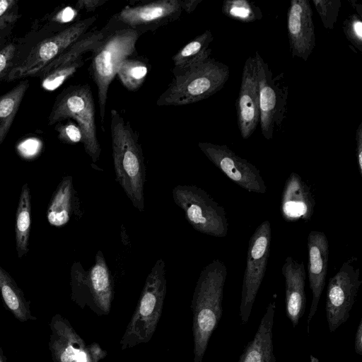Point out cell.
Listing matches in <instances>:
<instances>
[{"label": "cell", "instance_id": "cell-1", "mask_svg": "<svg viewBox=\"0 0 362 362\" xmlns=\"http://www.w3.org/2000/svg\"><path fill=\"white\" fill-rule=\"evenodd\" d=\"M228 270L216 259L201 271L192 303L194 362H202L209 339L223 313V288Z\"/></svg>", "mask_w": 362, "mask_h": 362}, {"label": "cell", "instance_id": "cell-2", "mask_svg": "<svg viewBox=\"0 0 362 362\" xmlns=\"http://www.w3.org/2000/svg\"><path fill=\"white\" fill-rule=\"evenodd\" d=\"M110 133L115 180L133 206L144 212L146 165L138 134L115 109L110 112Z\"/></svg>", "mask_w": 362, "mask_h": 362}, {"label": "cell", "instance_id": "cell-3", "mask_svg": "<svg viewBox=\"0 0 362 362\" xmlns=\"http://www.w3.org/2000/svg\"><path fill=\"white\" fill-rule=\"evenodd\" d=\"M229 75L226 64L209 57L174 74L172 82L156 105L180 106L208 98L223 87Z\"/></svg>", "mask_w": 362, "mask_h": 362}, {"label": "cell", "instance_id": "cell-4", "mask_svg": "<svg viewBox=\"0 0 362 362\" xmlns=\"http://www.w3.org/2000/svg\"><path fill=\"white\" fill-rule=\"evenodd\" d=\"M165 264L158 259L147 276L138 303L121 339L122 350L148 342L160 318L167 293Z\"/></svg>", "mask_w": 362, "mask_h": 362}, {"label": "cell", "instance_id": "cell-5", "mask_svg": "<svg viewBox=\"0 0 362 362\" xmlns=\"http://www.w3.org/2000/svg\"><path fill=\"white\" fill-rule=\"evenodd\" d=\"M92 52L89 71L98 88L101 125H104L107 92L119 64L136 54V43L141 33L131 28L111 30Z\"/></svg>", "mask_w": 362, "mask_h": 362}, {"label": "cell", "instance_id": "cell-6", "mask_svg": "<svg viewBox=\"0 0 362 362\" xmlns=\"http://www.w3.org/2000/svg\"><path fill=\"white\" fill-rule=\"evenodd\" d=\"M95 110L88 84L67 87L57 97L48 117V124L53 125L66 119L76 122L83 133V144L92 161H98L101 148L97 138Z\"/></svg>", "mask_w": 362, "mask_h": 362}, {"label": "cell", "instance_id": "cell-7", "mask_svg": "<svg viewBox=\"0 0 362 362\" xmlns=\"http://www.w3.org/2000/svg\"><path fill=\"white\" fill-rule=\"evenodd\" d=\"M174 202L184 212L196 230L216 238L228 234V221L224 208L203 189L195 185H177L173 191Z\"/></svg>", "mask_w": 362, "mask_h": 362}, {"label": "cell", "instance_id": "cell-8", "mask_svg": "<svg viewBox=\"0 0 362 362\" xmlns=\"http://www.w3.org/2000/svg\"><path fill=\"white\" fill-rule=\"evenodd\" d=\"M71 299L80 308L88 307L98 316L110 313L114 296L113 279L100 250L88 272L72 267Z\"/></svg>", "mask_w": 362, "mask_h": 362}, {"label": "cell", "instance_id": "cell-9", "mask_svg": "<svg viewBox=\"0 0 362 362\" xmlns=\"http://www.w3.org/2000/svg\"><path fill=\"white\" fill-rule=\"evenodd\" d=\"M97 15L81 19L64 30L47 37L31 47L6 76V81L33 77L62 54L70 45L89 31Z\"/></svg>", "mask_w": 362, "mask_h": 362}, {"label": "cell", "instance_id": "cell-10", "mask_svg": "<svg viewBox=\"0 0 362 362\" xmlns=\"http://www.w3.org/2000/svg\"><path fill=\"white\" fill-rule=\"evenodd\" d=\"M259 85V123L262 134L267 140L273 138L274 131L285 118L288 84L284 72L273 76L268 64L258 52L255 54Z\"/></svg>", "mask_w": 362, "mask_h": 362}, {"label": "cell", "instance_id": "cell-11", "mask_svg": "<svg viewBox=\"0 0 362 362\" xmlns=\"http://www.w3.org/2000/svg\"><path fill=\"white\" fill-rule=\"evenodd\" d=\"M271 241V223L266 220L255 229L248 244L240 305V317L243 324H246L249 320L264 279L270 253Z\"/></svg>", "mask_w": 362, "mask_h": 362}, {"label": "cell", "instance_id": "cell-12", "mask_svg": "<svg viewBox=\"0 0 362 362\" xmlns=\"http://www.w3.org/2000/svg\"><path fill=\"white\" fill-rule=\"evenodd\" d=\"M361 284L360 267L356 257L346 260L339 270L329 279L325 310L330 332H335L348 320Z\"/></svg>", "mask_w": 362, "mask_h": 362}, {"label": "cell", "instance_id": "cell-13", "mask_svg": "<svg viewBox=\"0 0 362 362\" xmlns=\"http://www.w3.org/2000/svg\"><path fill=\"white\" fill-rule=\"evenodd\" d=\"M49 328V349L53 362H99L107 354L96 342L86 344L59 314L53 315Z\"/></svg>", "mask_w": 362, "mask_h": 362}, {"label": "cell", "instance_id": "cell-14", "mask_svg": "<svg viewBox=\"0 0 362 362\" xmlns=\"http://www.w3.org/2000/svg\"><path fill=\"white\" fill-rule=\"evenodd\" d=\"M179 0H158L127 6L106 25L110 29L131 28L141 34L177 20L182 13Z\"/></svg>", "mask_w": 362, "mask_h": 362}, {"label": "cell", "instance_id": "cell-15", "mask_svg": "<svg viewBox=\"0 0 362 362\" xmlns=\"http://www.w3.org/2000/svg\"><path fill=\"white\" fill-rule=\"evenodd\" d=\"M198 146L211 163L243 189L259 194L267 192L260 171L247 160L235 154L228 146L199 142Z\"/></svg>", "mask_w": 362, "mask_h": 362}, {"label": "cell", "instance_id": "cell-16", "mask_svg": "<svg viewBox=\"0 0 362 362\" xmlns=\"http://www.w3.org/2000/svg\"><path fill=\"white\" fill-rule=\"evenodd\" d=\"M235 107L241 136L247 139L259 122V85L255 56L249 57L244 64Z\"/></svg>", "mask_w": 362, "mask_h": 362}, {"label": "cell", "instance_id": "cell-17", "mask_svg": "<svg viewBox=\"0 0 362 362\" xmlns=\"http://www.w3.org/2000/svg\"><path fill=\"white\" fill-rule=\"evenodd\" d=\"M313 9L308 0H292L287 12L289 47L293 57L307 61L315 46Z\"/></svg>", "mask_w": 362, "mask_h": 362}, {"label": "cell", "instance_id": "cell-18", "mask_svg": "<svg viewBox=\"0 0 362 362\" xmlns=\"http://www.w3.org/2000/svg\"><path fill=\"white\" fill-rule=\"evenodd\" d=\"M308 276L312 292V301L307 319V329L317 312L319 301L325 286L329 262V242L325 233L312 230L307 239Z\"/></svg>", "mask_w": 362, "mask_h": 362}, {"label": "cell", "instance_id": "cell-19", "mask_svg": "<svg viewBox=\"0 0 362 362\" xmlns=\"http://www.w3.org/2000/svg\"><path fill=\"white\" fill-rule=\"evenodd\" d=\"M315 200L310 187L296 173L286 179L281 194L280 211L286 222L311 220Z\"/></svg>", "mask_w": 362, "mask_h": 362}, {"label": "cell", "instance_id": "cell-20", "mask_svg": "<svg viewBox=\"0 0 362 362\" xmlns=\"http://www.w3.org/2000/svg\"><path fill=\"white\" fill-rule=\"evenodd\" d=\"M285 279L286 314L293 327L303 317L306 305L305 269L302 261L288 256L281 268Z\"/></svg>", "mask_w": 362, "mask_h": 362}, {"label": "cell", "instance_id": "cell-21", "mask_svg": "<svg viewBox=\"0 0 362 362\" xmlns=\"http://www.w3.org/2000/svg\"><path fill=\"white\" fill-rule=\"evenodd\" d=\"M275 310L274 298L269 303L253 339L247 343L237 362H275L272 332Z\"/></svg>", "mask_w": 362, "mask_h": 362}, {"label": "cell", "instance_id": "cell-22", "mask_svg": "<svg viewBox=\"0 0 362 362\" xmlns=\"http://www.w3.org/2000/svg\"><path fill=\"white\" fill-rule=\"evenodd\" d=\"M71 176L62 178L54 192L47 211L50 225L61 227L66 225L76 210L77 198Z\"/></svg>", "mask_w": 362, "mask_h": 362}, {"label": "cell", "instance_id": "cell-23", "mask_svg": "<svg viewBox=\"0 0 362 362\" xmlns=\"http://www.w3.org/2000/svg\"><path fill=\"white\" fill-rule=\"evenodd\" d=\"M0 293L4 303L21 322L36 320L31 313L30 302L12 276L0 266Z\"/></svg>", "mask_w": 362, "mask_h": 362}, {"label": "cell", "instance_id": "cell-24", "mask_svg": "<svg viewBox=\"0 0 362 362\" xmlns=\"http://www.w3.org/2000/svg\"><path fill=\"white\" fill-rule=\"evenodd\" d=\"M107 34V30L105 27L100 30H89L41 69L35 77H40L56 68L83 57V54L87 52H93L103 41Z\"/></svg>", "mask_w": 362, "mask_h": 362}, {"label": "cell", "instance_id": "cell-25", "mask_svg": "<svg viewBox=\"0 0 362 362\" xmlns=\"http://www.w3.org/2000/svg\"><path fill=\"white\" fill-rule=\"evenodd\" d=\"M213 40L211 30H206L185 45L172 58L174 65L173 74L180 72L209 57L211 53L209 45Z\"/></svg>", "mask_w": 362, "mask_h": 362}, {"label": "cell", "instance_id": "cell-26", "mask_svg": "<svg viewBox=\"0 0 362 362\" xmlns=\"http://www.w3.org/2000/svg\"><path fill=\"white\" fill-rule=\"evenodd\" d=\"M31 225V196L28 185L21 188L16 214V247L18 258L23 257L28 252Z\"/></svg>", "mask_w": 362, "mask_h": 362}, {"label": "cell", "instance_id": "cell-27", "mask_svg": "<svg viewBox=\"0 0 362 362\" xmlns=\"http://www.w3.org/2000/svg\"><path fill=\"white\" fill-rule=\"evenodd\" d=\"M29 86V81L24 78L0 96V145L10 130Z\"/></svg>", "mask_w": 362, "mask_h": 362}, {"label": "cell", "instance_id": "cell-28", "mask_svg": "<svg viewBox=\"0 0 362 362\" xmlns=\"http://www.w3.org/2000/svg\"><path fill=\"white\" fill-rule=\"evenodd\" d=\"M148 71L146 62L132 57L124 59L119 64L116 75L127 89L135 91L145 81Z\"/></svg>", "mask_w": 362, "mask_h": 362}, {"label": "cell", "instance_id": "cell-29", "mask_svg": "<svg viewBox=\"0 0 362 362\" xmlns=\"http://www.w3.org/2000/svg\"><path fill=\"white\" fill-rule=\"evenodd\" d=\"M221 11L227 17L244 23H252L262 18L259 7L247 0H226Z\"/></svg>", "mask_w": 362, "mask_h": 362}, {"label": "cell", "instance_id": "cell-30", "mask_svg": "<svg viewBox=\"0 0 362 362\" xmlns=\"http://www.w3.org/2000/svg\"><path fill=\"white\" fill-rule=\"evenodd\" d=\"M84 64L83 57L71 63L56 68L40 76L42 87L48 91H53L72 76Z\"/></svg>", "mask_w": 362, "mask_h": 362}, {"label": "cell", "instance_id": "cell-31", "mask_svg": "<svg viewBox=\"0 0 362 362\" xmlns=\"http://www.w3.org/2000/svg\"><path fill=\"white\" fill-rule=\"evenodd\" d=\"M21 37L12 39L0 50V80H5L21 59Z\"/></svg>", "mask_w": 362, "mask_h": 362}, {"label": "cell", "instance_id": "cell-32", "mask_svg": "<svg viewBox=\"0 0 362 362\" xmlns=\"http://www.w3.org/2000/svg\"><path fill=\"white\" fill-rule=\"evenodd\" d=\"M312 2L320 16L323 26L326 29H334L341 6V1L313 0Z\"/></svg>", "mask_w": 362, "mask_h": 362}, {"label": "cell", "instance_id": "cell-33", "mask_svg": "<svg viewBox=\"0 0 362 362\" xmlns=\"http://www.w3.org/2000/svg\"><path fill=\"white\" fill-rule=\"evenodd\" d=\"M356 13L349 16L343 22L342 28L347 40L356 52H362V21Z\"/></svg>", "mask_w": 362, "mask_h": 362}, {"label": "cell", "instance_id": "cell-34", "mask_svg": "<svg viewBox=\"0 0 362 362\" xmlns=\"http://www.w3.org/2000/svg\"><path fill=\"white\" fill-rule=\"evenodd\" d=\"M55 129L58 139L63 143L74 144L83 142V133L80 127L71 121L66 124L59 123Z\"/></svg>", "mask_w": 362, "mask_h": 362}, {"label": "cell", "instance_id": "cell-35", "mask_svg": "<svg viewBox=\"0 0 362 362\" xmlns=\"http://www.w3.org/2000/svg\"><path fill=\"white\" fill-rule=\"evenodd\" d=\"M21 18L18 13H13L0 18V50L11 40L14 28Z\"/></svg>", "mask_w": 362, "mask_h": 362}, {"label": "cell", "instance_id": "cell-36", "mask_svg": "<svg viewBox=\"0 0 362 362\" xmlns=\"http://www.w3.org/2000/svg\"><path fill=\"white\" fill-rule=\"evenodd\" d=\"M105 2V0H78L74 7L80 11L92 12L103 6Z\"/></svg>", "mask_w": 362, "mask_h": 362}, {"label": "cell", "instance_id": "cell-37", "mask_svg": "<svg viewBox=\"0 0 362 362\" xmlns=\"http://www.w3.org/2000/svg\"><path fill=\"white\" fill-rule=\"evenodd\" d=\"M356 144L357 165L359 173L362 176V123H360L356 130Z\"/></svg>", "mask_w": 362, "mask_h": 362}, {"label": "cell", "instance_id": "cell-38", "mask_svg": "<svg viewBox=\"0 0 362 362\" xmlns=\"http://www.w3.org/2000/svg\"><path fill=\"white\" fill-rule=\"evenodd\" d=\"M18 1L16 0H0V18L18 13Z\"/></svg>", "mask_w": 362, "mask_h": 362}, {"label": "cell", "instance_id": "cell-39", "mask_svg": "<svg viewBox=\"0 0 362 362\" xmlns=\"http://www.w3.org/2000/svg\"><path fill=\"white\" fill-rule=\"evenodd\" d=\"M354 349L357 354L362 356V319L360 320L355 335Z\"/></svg>", "mask_w": 362, "mask_h": 362}, {"label": "cell", "instance_id": "cell-40", "mask_svg": "<svg viewBox=\"0 0 362 362\" xmlns=\"http://www.w3.org/2000/svg\"><path fill=\"white\" fill-rule=\"evenodd\" d=\"M202 1V0H179L182 10L187 13L193 12Z\"/></svg>", "mask_w": 362, "mask_h": 362}, {"label": "cell", "instance_id": "cell-41", "mask_svg": "<svg viewBox=\"0 0 362 362\" xmlns=\"http://www.w3.org/2000/svg\"><path fill=\"white\" fill-rule=\"evenodd\" d=\"M351 6L356 11V14L362 17V5L356 0H348Z\"/></svg>", "mask_w": 362, "mask_h": 362}, {"label": "cell", "instance_id": "cell-42", "mask_svg": "<svg viewBox=\"0 0 362 362\" xmlns=\"http://www.w3.org/2000/svg\"><path fill=\"white\" fill-rule=\"evenodd\" d=\"M6 357L4 356L2 348L0 344V362H6Z\"/></svg>", "mask_w": 362, "mask_h": 362}]
</instances>
